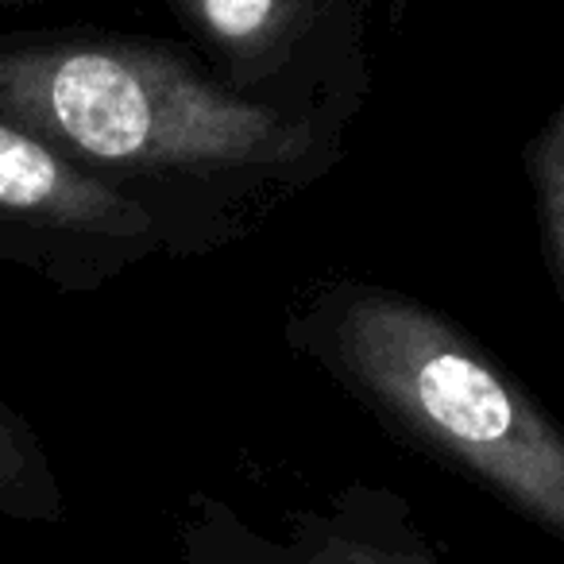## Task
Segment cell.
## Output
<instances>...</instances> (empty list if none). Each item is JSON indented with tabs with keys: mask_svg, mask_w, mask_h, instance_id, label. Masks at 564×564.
Masks as SVG:
<instances>
[{
	"mask_svg": "<svg viewBox=\"0 0 564 564\" xmlns=\"http://www.w3.org/2000/svg\"><path fill=\"white\" fill-rule=\"evenodd\" d=\"M163 256L155 225L51 143L0 117V263L94 294Z\"/></svg>",
	"mask_w": 564,
	"mask_h": 564,
	"instance_id": "277c9868",
	"label": "cell"
},
{
	"mask_svg": "<svg viewBox=\"0 0 564 564\" xmlns=\"http://www.w3.org/2000/svg\"><path fill=\"white\" fill-rule=\"evenodd\" d=\"M522 166L533 189L541 259H545L556 306H561V340H564V94L556 101V109L545 117V124L530 135V143L522 151Z\"/></svg>",
	"mask_w": 564,
	"mask_h": 564,
	"instance_id": "52a82bcc",
	"label": "cell"
},
{
	"mask_svg": "<svg viewBox=\"0 0 564 564\" xmlns=\"http://www.w3.org/2000/svg\"><path fill=\"white\" fill-rule=\"evenodd\" d=\"M178 564H445L414 507L391 487L348 484L282 530L243 518L228 499L194 491L178 518Z\"/></svg>",
	"mask_w": 564,
	"mask_h": 564,
	"instance_id": "5b68a950",
	"label": "cell"
},
{
	"mask_svg": "<svg viewBox=\"0 0 564 564\" xmlns=\"http://www.w3.org/2000/svg\"><path fill=\"white\" fill-rule=\"evenodd\" d=\"M66 491L40 430L0 394V518L20 525H63Z\"/></svg>",
	"mask_w": 564,
	"mask_h": 564,
	"instance_id": "8992f818",
	"label": "cell"
},
{
	"mask_svg": "<svg viewBox=\"0 0 564 564\" xmlns=\"http://www.w3.org/2000/svg\"><path fill=\"white\" fill-rule=\"evenodd\" d=\"M0 117L155 225L166 259L256 236L348 155V132L220 86L178 40L112 28L0 32Z\"/></svg>",
	"mask_w": 564,
	"mask_h": 564,
	"instance_id": "6da1fadb",
	"label": "cell"
},
{
	"mask_svg": "<svg viewBox=\"0 0 564 564\" xmlns=\"http://www.w3.org/2000/svg\"><path fill=\"white\" fill-rule=\"evenodd\" d=\"M32 4H47V0H0V12H9V9H32Z\"/></svg>",
	"mask_w": 564,
	"mask_h": 564,
	"instance_id": "ba28073f",
	"label": "cell"
},
{
	"mask_svg": "<svg viewBox=\"0 0 564 564\" xmlns=\"http://www.w3.org/2000/svg\"><path fill=\"white\" fill-rule=\"evenodd\" d=\"M282 340L379 425L564 545V425L441 310L368 279H317Z\"/></svg>",
	"mask_w": 564,
	"mask_h": 564,
	"instance_id": "7a4b0ae2",
	"label": "cell"
},
{
	"mask_svg": "<svg viewBox=\"0 0 564 564\" xmlns=\"http://www.w3.org/2000/svg\"><path fill=\"white\" fill-rule=\"evenodd\" d=\"M186 47L232 94L345 132L371 97V0H166Z\"/></svg>",
	"mask_w": 564,
	"mask_h": 564,
	"instance_id": "3957f363",
	"label": "cell"
}]
</instances>
